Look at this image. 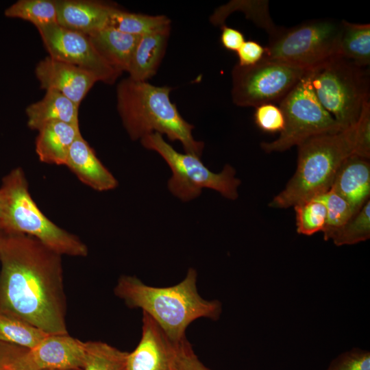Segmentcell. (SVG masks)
I'll return each instance as SVG.
<instances>
[{
    "mask_svg": "<svg viewBox=\"0 0 370 370\" xmlns=\"http://www.w3.org/2000/svg\"><path fill=\"white\" fill-rule=\"evenodd\" d=\"M61 256L33 236L8 233L0 250V312L68 334Z\"/></svg>",
    "mask_w": 370,
    "mask_h": 370,
    "instance_id": "obj_1",
    "label": "cell"
},
{
    "mask_svg": "<svg viewBox=\"0 0 370 370\" xmlns=\"http://www.w3.org/2000/svg\"><path fill=\"white\" fill-rule=\"evenodd\" d=\"M197 271L190 268L176 285L154 287L134 276L122 275L114 293L130 308H140L151 317L174 343L186 338L188 326L199 318L217 320L222 307L217 300L203 299L197 291Z\"/></svg>",
    "mask_w": 370,
    "mask_h": 370,
    "instance_id": "obj_2",
    "label": "cell"
},
{
    "mask_svg": "<svg viewBox=\"0 0 370 370\" xmlns=\"http://www.w3.org/2000/svg\"><path fill=\"white\" fill-rule=\"evenodd\" d=\"M172 88L127 77L116 86V108L132 140L153 132L179 141L186 153L201 157L204 147L192 134L194 126L184 119L170 99Z\"/></svg>",
    "mask_w": 370,
    "mask_h": 370,
    "instance_id": "obj_3",
    "label": "cell"
},
{
    "mask_svg": "<svg viewBox=\"0 0 370 370\" xmlns=\"http://www.w3.org/2000/svg\"><path fill=\"white\" fill-rule=\"evenodd\" d=\"M355 125L299 144L295 173L269 206L287 208L328 190L341 164L354 154Z\"/></svg>",
    "mask_w": 370,
    "mask_h": 370,
    "instance_id": "obj_4",
    "label": "cell"
},
{
    "mask_svg": "<svg viewBox=\"0 0 370 370\" xmlns=\"http://www.w3.org/2000/svg\"><path fill=\"white\" fill-rule=\"evenodd\" d=\"M0 193V223L7 233L33 236L61 256H87L88 248L77 236L56 225L38 208L21 167L12 169L3 177Z\"/></svg>",
    "mask_w": 370,
    "mask_h": 370,
    "instance_id": "obj_5",
    "label": "cell"
},
{
    "mask_svg": "<svg viewBox=\"0 0 370 370\" xmlns=\"http://www.w3.org/2000/svg\"><path fill=\"white\" fill-rule=\"evenodd\" d=\"M370 73L337 56L311 71V83L323 107L342 130L354 125L364 104L369 101Z\"/></svg>",
    "mask_w": 370,
    "mask_h": 370,
    "instance_id": "obj_6",
    "label": "cell"
},
{
    "mask_svg": "<svg viewBox=\"0 0 370 370\" xmlns=\"http://www.w3.org/2000/svg\"><path fill=\"white\" fill-rule=\"evenodd\" d=\"M342 20L319 18L280 27L269 37L264 59L312 71L338 56Z\"/></svg>",
    "mask_w": 370,
    "mask_h": 370,
    "instance_id": "obj_7",
    "label": "cell"
},
{
    "mask_svg": "<svg viewBox=\"0 0 370 370\" xmlns=\"http://www.w3.org/2000/svg\"><path fill=\"white\" fill-rule=\"evenodd\" d=\"M140 143L157 152L170 166L172 176L168 181L169 190L182 201L195 199L204 188L213 189L230 199L238 197L241 180L235 177V169L230 165L226 164L219 173H213L199 157L177 151L157 132L144 136Z\"/></svg>",
    "mask_w": 370,
    "mask_h": 370,
    "instance_id": "obj_8",
    "label": "cell"
},
{
    "mask_svg": "<svg viewBox=\"0 0 370 370\" xmlns=\"http://www.w3.org/2000/svg\"><path fill=\"white\" fill-rule=\"evenodd\" d=\"M279 103L285 126L277 139L261 143L267 153L284 151L311 137L343 130L317 99L311 83V71L304 74Z\"/></svg>",
    "mask_w": 370,
    "mask_h": 370,
    "instance_id": "obj_9",
    "label": "cell"
},
{
    "mask_svg": "<svg viewBox=\"0 0 370 370\" xmlns=\"http://www.w3.org/2000/svg\"><path fill=\"white\" fill-rule=\"evenodd\" d=\"M308 71L263 59L251 66L236 64L232 71L231 95L240 107L280 101Z\"/></svg>",
    "mask_w": 370,
    "mask_h": 370,
    "instance_id": "obj_10",
    "label": "cell"
},
{
    "mask_svg": "<svg viewBox=\"0 0 370 370\" xmlns=\"http://www.w3.org/2000/svg\"><path fill=\"white\" fill-rule=\"evenodd\" d=\"M38 30L49 56L77 66L107 84H113L121 75L99 54L88 36L58 24Z\"/></svg>",
    "mask_w": 370,
    "mask_h": 370,
    "instance_id": "obj_11",
    "label": "cell"
},
{
    "mask_svg": "<svg viewBox=\"0 0 370 370\" xmlns=\"http://www.w3.org/2000/svg\"><path fill=\"white\" fill-rule=\"evenodd\" d=\"M18 360L36 370L82 369L84 342L68 334H49L32 349L12 345Z\"/></svg>",
    "mask_w": 370,
    "mask_h": 370,
    "instance_id": "obj_12",
    "label": "cell"
},
{
    "mask_svg": "<svg viewBox=\"0 0 370 370\" xmlns=\"http://www.w3.org/2000/svg\"><path fill=\"white\" fill-rule=\"evenodd\" d=\"M35 75L42 89L56 90L78 106L97 82L87 71L49 56L37 64Z\"/></svg>",
    "mask_w": 370,
    "mask_h": 370,
    "instance_id": "obj_13",
    "label": "cell"
},
{
    "mask_svg": "<svg viewBox=\"0 0 370 370\" xmlns=\"http://www.w3.org/2000/svg\"><path fill=\"white\" fill-rule=\"evenodd\" d=\"M142 322L141 338L128 354L127 370H174L173 342L146 313Z\"/></svg>",
    "mask_w": 370,
    "mask_h": 370,
    "instance_id": "obj_14",
    "label": "cell"
},
{
    "mask_svg": "<svg viewBox=\"0 0 370 370\" xmlns=\"http://www.w3.org/2000/svg\"><path fill=\"white\" fill-rule=\"evenodd\" d=\"M65 166L79 181L95 190L108 191L118 186L116 179L99 160L81 134L69 149Z\"/></svg>",
    "mask_w": 370,
    "mask_h": 370,
    "instance_id": "obj_15",
    "label": "cell"
},
{
    "mask_svg": "<svg viewBox=\"0 0 370 370\" xmlns=\"http://www.w3.org/2000/svg\"><path fill=\"white\" fill-rule=\"evenodd\" d=\"M58 25L89 36L108 25L113 6L82 0L56 1Z\"/></svg>",
    "mask_w": 370,
    "mask_h": 370,
    "instance_id": "obj_16",
    "label": "cell"
},
{
    "mask_svg": "<svg viewBox=\"0 0 370 370\" xmlns=\"http://www.w3.org/2000/svg\"><path fill=\"white\" fill-rule=\"evenodd\" d=\"M358 212L369 198L370 163L367 158L351 155L341 164L331 188Z\"/></svg>",
    "mask_w": 370,
    "mask_h": 370,
    "instance_id": "obj_17",
    "label": "cell"
},
{
    "mask_svg": "<svg viewBox=\"0 0 370 370\" xmlns=\"http://www.w3.org/2000/svg\"><path fill=\"white\" fill-rule=\"evenodd\" d=\"M36 138V153L40 162L65 165L69 149L81 134L79 127L63 122H51L38 130Z\"/></svg>",
    "mask_w": 370,
    "mask_h": 370,
    "instance_id": "obj_18",
    "label": "cell"
},
{
    "mask_svg": "<svg viewBox=\"0 0 370 370\" xmlns=\"http://www.w3.org/2000/svg\"><path fill=\"white\" fill-rule=\"evenodd\" d=\"M43 98L27 107V126L38 130L51 122H63L76 127L79 125V107L60 92L47 90Z\"/></svg>",
    "mask_w": 370,
    "mask_h": 370,
    "instance_id": "obj_19",
    "label": "cell"
},
{
    "mask_svg": "<svg viewBox=\"0 0 370 370\" xmlns=\"http://www.w3.org/2000/svg\"><path fill=\"white\" fill-rule=\"evenodd\" d=\"M171 27L140 36L127 73L136 81L155 75L166 52Z\"/></svg>",
    "mask_w": 370,
    "mask_h": 370,
    "instance_id": "obj_20",
    "label": "cell"
},
{
    "mask_svg": "<svg viewBox=\"0 0 370 370\" xmlns=\"http://www.w3.org/2000/svg\"><path fill=\"white\" fill-rule=\"evenodd\" d=\"M99 54L114 69L127 72L140 36L106 27L88 36Z\"/></svg>",
    "mask_w": 370,
    "mask_h": 370,
    "instance_id": "obj_21",
    "label": "cell"
},
{
    "mask_svg": "<svg viewBox=\"0 0 370 370\" xmlns=\"http://www.w3.org/2000/svg\"><path fill=\"white\" fill-rule=\"evenodd\" d=\"M338 56L358 66L370 64V25L359 24L342 20V32Z\"/></svg>",
    "mask_w": 370,
    "mask_h": 370,
    "instance_id": "obj_22",
    "label": "cell"
},
{
    "mask_svg": "<svg viewBox=\"0 0 370 370\" xmlns=\"http://www.w3.org/2000/svg\"><path fill=\"white\" fill-rule=\"evenodd\" d=\"M234 11L243 12L246 18L264 29L269 37L275 35L280 27L275 25L269 14L268 1H232L215 10L210 18L214 25L222 27L227 17Z\"/></svg>",
    "mask_w": 370,
    "mask_h": 370,
    "instance_id": "obj_23",
    "label": "cell"
},
{
    "mask_svg": "<svg viewBox=\"0 0 370 370\" xmlns=\"http://www.w3.org/2000/svg\"><path fill=\"white\" fill-rule=\"evenodd\" d=\"M108 27L128 34L142 36L171 27V21L164 15L132 13L113 7Z\"/></svg>",
    "mask_w": 370,
    "mask_h": 370,
    "instance_id": "obj_24",
    "label": "cell"
},
{
    "mask_svg": "<svg viewBox=\"0 0 370 370\" xmlns=\"http://www.w3.org/2000/svg\"><path fill=\"white\" fill-rule=\"evenodd\" d=\"M48 335L21 319L0 312V342L32 349Z\"/></svg>",
    "mask_w": 370,
    "mask_h": 370,
    "instance_id": "obj_25",
    "label": "cell"
},
{
    "mask_svg": "<svg viewBox=\"0 0 370 370\" xmlns=\"http://www.w3.org/2000/svg\"><path fill=\"white\" fill-rule=\"evenodd\" d=\"M128 354L103 342H84L82 370H127Z\"/></svg>",
    "mask_w": 370,
    "mask_h": 370,
    "instance_id": "obj_26",
    "label": "cell"
},
{
    "mask_svg": "<svg viewBox=\"0 0 370 370\" xmlns=\"http://www.w3.org/2000/svg\"><path fill=\"white\" fill-rule=\"evenodd\" d=\"M4 14L7 17L29 21L37 29L58 24L56 1L19 0L8 8Z\"/></svg>",
    "mask_w": 370,
    "mask_h": 370,
    "instance_id": "obj_27",
    "label": "cell"
},
{
    "mask_svg": "<svg viewBox=\"0 0 370 370\" xmlns=\"http://www.w3.org/2000/svg\"><path fill=\"white\" fill-rule=\"evenodd\" d=\"M324 239L332 240L336 245H353L370 237V200L343 225L323 233Z\"/></svg>",
    "mask_w": 370,
    "mask_h": 370,
    "instance_id": "obj_28",
    "label": "cell"
},
{
    "mask_svg": "<svg viewBox=\"0 0 370 370\" xmlns=\"http://www.w3.org/2000/svg\"><path fill=\"white\" fill-rule=\"evenodd\" d=\"M297 233L311 236L324 230L326 210L324 205L312 198L293 206Z\"/></svg>",
    "mask_w": 370,
    "mask_h": 370,
    "instance_id": "obj_29",
    "label": "cell"
},
{
    "mask_svg": "<svg viewBox=\"0 0 370 370\" xmlns=\"http://www.w3.org/2000/svg\"><path fill=\"white\" fill-rule=\"evenodd\" d=\"M314 199L321 202L326 210V225L323 233L343 225L357 212L344 198L332 188Z\"/></svg>",
    "mask_w": 370,
    "mask_h": 370,
    "instance_id": "obj_30",
    "label": "cell"
},
{
    "mask_svg": "<svg viewBox=\"0 0 370 370\" xmlns=\"http://www.w3.org/2000/svg\"><path fill=\"white\" fill-rule=\"evenodd\" d=\"M254 119L257 127L267 133H281L285 126L282 110L280 106L272 103L256 107Z\"/></svg>",
    "mask_w": 370,
    "mask_h": 370,
    "instance_id": "obj_31",
    "label": "cell"
},
{
    "mask_svg": "<svg viewBox=\"0 0 370 370\" xmlns=\"http://www.w3.org/2000/svg\"><path fill=\"white\" fill-rule=\"evenodd\" d=\"M354 155L370 157V102H366L355 125Z\"/></svg>",
    "mask_w": 370,
    "mask_h": 370,
    "instance_id": "obj_32",
    "label": "cell"
},
{
    "mask_svg": "<svg viewBox=\"0 0 370 370\" xmlns=\"http://www.w3.org/2000/svg\"><path fill=\"white\" fill-rule=\"evenodd\" d=\"M173 369L174 370H210L199 360L186 338L174 343Z\"/></svg>",
    "mask_w": 370,
    "mask_h": 370,
    "instance_id": "obj_33",
    "label": "cell"
},
{
    "mask_svg": "<svg viewBox=\"0 0 370 370\" xmlns=\"http://www.w3.org/2000/svg\"><path fill=\"white\" fill-rule=\"evenodd\" d=\"M328 370H370L369 352L354 349L336 358Z\"/></svg>",
    "mask_w": 370,
    "mask_h": 370,
    "instance_id": "obj_34",
    "label": "cell"
},
{
    "mask_svg": "<svg viewBox=\"0 0 370 370\" xmlns=\"http://www.w3.org/2000/svg\"><path fill=\"white\" fill-rule=\"evenodd\" d=\"M266 53V47L258 42L245 40L236 51L238 64L241 66H251L261 62Z\"/></svg>",
    "mask_w": 370,
    "mask_h": 370,
    "instance_id": "obj_35",
    "label": "cell"
},
{
    "mask_svg": "<svg viewBox=\"0 0 370 370\" xmlns=\"http://www.w3.org/2000/svg\"><path fill=\"white\" fill-rule=\"evenodd\" d=\"M0 370H36L27 367L16 358L12 345L0 342ZM82 370V369H72Z\"/></svg>",
    "mask_w": 370,
    "mask_h": 370,
    "instance_id": "obj_36",
    "label": "cell"
},
{
    "mask_svg": "<svg viewBox=\"0 0 370 370\" xmlns=\"http://www.w3.org/2000/svg\"><path fill=\"white\" fill-rule=\"evenodd\" d=\"M221 28L220 42L222 46L227 50L236 52L245 41L243 34L238 29L225 25Z\"/></svg>",
    "mask_w": 370,
    "mask_h": 370,
    "instance_id": "obj_37",
    "label": "cell"
},
{
    "mask_svg": "<svg viewBox=\"0 0 370 370\" xmlns=\"http://www.w3.org/2000/svg\"><path fill=\"white\" fill-rule=\"evenodd\" d=\"M8 233L5 232V230L3 229V226L1 225L0 223V250L1 247L3 243V241Z\"/></svg>",
    "mask_w": 370,
    "mask_h": 370,
    "instance_id": "obj_38",
    "label": "cell"
},
{
    "mask_svg": "<svg viewBox=\"0 0 370 370\" xmlns=\"http://www.w3.org/2000/svg\"><path fill=\"white\" fill-rule=\"evenodd\" d=\"M1 210H2V197L0 193V217L1 214Z\"/></svg>",
    "mask_w": 370,
    "mask_h": 370,
    "instance_id": "obj_39",
    "label": "cell"
}]
</instances>
